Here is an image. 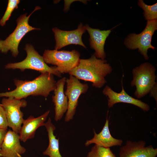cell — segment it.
Instances as JSON below:
<instances>
[{"mask_svg": "<svg viewBox=\"0 0 157 157\" xmlns=\"http://www.w3.org/2000/svg\"><path fill=\"white\" fill-rule=\"evenodd\" d=\"M138 5L144 10L143 14L145 19L152 20L157 19V3L152 5L146 4L142 0L138 1Z\"/></svg>", "mask_w": 157, "mask_h": 157, "instance_id": "d6986e66", "label": "cell"}, {"mask_svg": "<svg viewBox=\"0 0 157 157\" xmlns=\"http://www.w3.org/2000/svg\"><path fill=\"white\" fill-rule=\"evenodd\" d=\"M20 2L19 0H9L5 12L0 20V25L1 26H4L6 22L10 18L11 13L14 10L17 9L18 5Z\"/></svg>", "mask_w": 157, "mask_h": 157, "instance_id": "44dd1931", "label": "cell"}, {"mask_svg": "<svg viewBox=\"0 0 157 157\" xmlns=\"http://www.w3.org/2000/svg\"><path fill=\"white\" fill-rule=\"evenodd\" d=\"M94 136L89 140H87L85 144L88 147L92 144H94L99 146L106 148L116 146H121L122 140L120 139H116L111 134L109 128V120L107 117L105 125L101 131L97 134L94 130Z\"/></svg>", "mask_w": 157, "mask_h": 157, "instance_id": "e0dca14e", "label": "cell"}, {"mask_svg": "<svg viewBox=\"0 0 157 157\" xmlns=\"http://www.w3.org/2000/svg\"><path fill=\"white\" fill-rule=\"evenodd\" d=\"M56 81L53 75L48 72L41 74L32 81L15 79L16 88L10 92H0V97H11L21 99L28 96H42L47 97L54 91Z\"/></svg>", "mask_w": 157, "mask_h": 157, "instance_id": "6da1fadb", "label": "cell"}, {"mask_svg": "<svg viewBox=\"0 0 157 157\" xmlns=\"http://www.w3.org/2000/svg\"><path fill=\"white\" fill-rule=\"evenodd\" d=\"M146 144L143 140H127L120 148L119 157H156L157 149L152 145L146 146Z\"/></svg>", "mask_w": 157, "mask_h": 157, "instance_id": "8fae6325", "label": "cell"}, {"mask_svg": "<svg viewBox=\"0 0 157 157\" xmlns=\"http://www.w3.org/2000/svg\"><path fill=\"white\" fill-rule=\"evenodd\" d=\"M8 127L5 109L1 104H0V129H7Z\"/></svg>", "mask_w": 157, "mask_h": 157, "instance_id": "7402d4cb", "label": "cell"}, {"mask_svg": "<svg viewBox=\"0 0 157 157\" xmlns=\"http://www.w3.org/2000/svg\"><path fill=\"white\" fill-rule=\"evenodd\" d=\"M80 53L77 51L45 50L42 57L47 64L56 66L60 73H68L78 65Z\"/></svg>", "mask_w": 157, "mask_h": 157, "instance_id": "8992f818", "label": "cell"}, {"mask_svg": "<svg viewBox=\"0 0 157 157\" xmlns=\"http://www.w3.org/2000/svg\"><path fill=\"white\" fill-rule=\"evenodd\" d=\"M157 29V20H147L146 26L142 32L139 34L131 33L125 38L124 44L131 49H138V51L143 55L145 60L149 58L148 50L156 48L151 44L152 36Z\"/></svg>", "mask_w": 157, "mask_h": 157, "instance_id": "52a82bcc", "label": "cell"}, {"mask_svg": "<svg viewBox=\"0 0 157 157\" xmlns=\"http://www.w3.org/2000/svg\"><path fill=\"white\" fill-rule=\"evenodd\" d=\"M66 79V77H63L56 82L53 91L54 95L52 96V101L55 106L54 119L56 121L61 119L68 108V100L64 90Z\"/></svg>", "mask_w": 157, "mask_h": 157, "instance_id": "9a60e30c", "label": "cell"}, {"mask_svg": "<svg viewBox=\"0 0 157 157\" xmlns=\"http://www.w3.org/2000/svg\"><path fill=\"white\" fill-rule=\"evenodd\" d=\"M7 131V129H0V150Z\"/></svg>", "mask_w": 157, "mask_h": 157, "instance_id": "603a6c76", "label": "cell"}, {"mask_svg": "<svg viewBox=\"0 0 157 157\" xmlns=\"http://www.w3.org/2000/svg\"><path fill=\"white\" fill-rule=\"evenodd\" d=\"M44 126L46 129L49 140V144L46 150L43 152L44 155L49 157H62L59 150V139L54 134L55 126L52 123L49 117L47 121L44 123Z\"/></svg>", "mask_w": 157, "mask_h": 157, "instance_id": "ac0fdd59", "label": "cell"}, {"mask_svg": "<svg viewBox=\"0 0 157 157\" xmlns=\"http://www.w3.org/2000/svg\"><path fill=\"white\" fill-rule=\"evenodd\" d=\"M19 134L7 131L0 150V157H22L26 151L20 143Z\"/></svg>", "mask_w": 157, "mask_h": 157, "instance_id": "4fadbf2b", "label": "cell"}, {"mask_svg": "<svg viewBox=\"0 0 157 157\" xmlns=\"http://www.w3.org/2000/svg\"><path fill=\"white\" fill-rule=\"evenodd\" d=\"M66 89L64 92L68 100V106L65 121L68 122L73 119L78 105V99L82 94L87 91L89 86L87 83H81L75 76L69 75L66 78Z\"/></svg>", "mask_w": 157, "mask_h": 157, "instance_id": "9c48e42d", "label": "cell"}, {"mask_svg": "<svg viewBox=\"0 0 157 157\" xmlns=\"http://www.w3.org/2000/svg\"><path fill=\"white\" fill-rule=\"evenodd\" d=\"M1 104L5 111L8 127L15 133H19L24 120L20 108L26 106V101L24 99H18L11 97L3 98Z\"/></svg>", "mask_w": 157, "mask_h": 157, "instance_id": "ba28073f", "label": "cell"}, {"mask_svg": "<svg viewBox=\"0 0 157 157\" xmlns=\"http://www.w3.org/2000/svg\"><path fill=\"white\" fill-rule=\"evenodd\" d=\"M122 90L119 93L114 91L108 85H106L103 89L102 93L108 97L109 108H112L117 103H123L133 105L144 111H148L149 110V105L130 96L125 91L122 84Z\"/></svg>", "mask_w": 157, "mask_h": 157, "instance_id": "7c38bea8", "label": "cell"}, {"mask_svg": "<svg viewBox=\"0 0 157 157\" xmlns=\"http://www.w3.org/2000/svg\"><path fill=\"white\" fill-rule=\"evenodd\" d=\"M86 157H116L110 148H106L95 144L88 154Z\"/></svg>", "mask_w": 157, "mask_h": 157, "instance_id": "ffe728a7", "label": "cell"}, {"mask_svg": "<svg viewBox=\"0 0 157 157\" xmlns=\"http://www.w3.org/2000/svg\"><path fill=\"white\" fill-rule=\"evenodd\" d=\"M50 112L48 110L36 118L31 115L24 119L19 133L20 141L25 142L28 139L33 138L37 129L40 126H44Z\"/></svg>", "mask_w": 157, "mask_h": 157, "instance_id": "2e32d148", "label": "cell"}, {"mask_svg": "<svg viewBox=\"0 0 157 157\" xmlns=\"http://www.w3.org/2000/svg\"><path fill=\"white\" fill-rule=\"evenodd\" d=\"M156 70L154 66L147 62L133 69V79L131 85L136 87L134 94L137 99L145 96L157 86Z\"/></svg>", "mask_w": 157, "mask_h": 157, "instance_id": "3957f363", "label": "cell"}, {"mask_svg": "<svg viewBox=\"0 0 157 157\" xmlns=\"http://www.w3.org/2000/svg\"><path fill=\"white\" fill-rule=\"evenodd\" d=\"M27 56L22 61L7 64L5 66L7 69H19L23 71L26 69L36 70L41 73L48 72L56 76L61 77V74L56 69V66L49 67L45 62L42 56H40L30 44H27L24 48Z\"/></svg>", "mask_w": 157, "mask_h": 157, "instance_id": "277c9868", "label": "cell"}, {"mask_svg": "<svg viewBox=\"0 0 157 157\" xmlns=\"http://www.w3.org/2000/svg\"><path fill=\"white\" fill-rule=\"evenodd\" d=\"M85 26L86 30L90 35V48L95 51L94 55L98 58L105 59L106 55L104 50V44L107 38L111 31V29L101 30L91 28L87 24Z\"/></svg>", "mask_w": 157, "mask_h": 157, "instance_id": "5bb4252c", "label": "cell"}, {"mask_svg": "<svg viewBox=\"0 0 157 157\" xmlns=\"http://www.w3.org/2000/svg\"><path fill=\"white\" fill-rule=\"evenodd\" d=\"M112 68L105 59L97 58L94 55L87 59H80L78 65L69 73L78 79L92 83L93 87L101 88L106 83L105 78Z\"/></svg>", "mask_w": 157, "mask_h": 157, "instance_id": "7a4b0ae2", "label": "cell"}, {"mask_svg": "<svg viewBox=\"0 0 157 157\" xmlns=\"http://www.w3.org/2000/svg\"><path fill=\"white\" fill-rule=\"evenodd\" d=\"M41 8L40 6H36L28 16L26 13L21 15L17 19V26L14 31L5 40H0V51L1 53H6L10 51L13 56H17L19 53V45L23 37L31 31L40 29L31 26L28 21L31 15L36 10Z\"/></svg>", "mask_w": 157, "mask_h": 157, "instance_id": "5b68a950", "label": "cell"}, {"mask_svg": "<svg viewBox=\"0 0 157 157\" xmlns=\"http://www.w3.org/2000/svg\"><path fill=\"white\" fill-rule=\"evenodd\" d=\"M52 30L56 40L55 50H58L71 44L79 45L86 48L82 39V35L86 32L85 27L81 23L76 29L74 30L63 31L57 27L53 28Z\"/></svg>", "mask_w": 157, "mask_h": 157, "instance_id": "30bf717a", "label": "cell"}]
</instances>
